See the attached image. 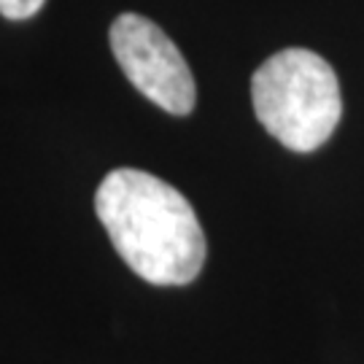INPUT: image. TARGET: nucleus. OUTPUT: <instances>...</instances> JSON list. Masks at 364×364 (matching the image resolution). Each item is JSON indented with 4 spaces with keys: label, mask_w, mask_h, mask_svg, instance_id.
<instances>
[{
    "label": "nucleus",
    "mask_w": 364,
    "mask_h": 364,
    "mask_svg": "<svg viewBox=\"0 0 364 364\" xmlns=\"http://www.w3.org/2000/svg\"><path fill=\"white\" fill-rule=\"evenodd\" d=\"M95 210L117 254L154 287L192 284L205 264V235L195 208L146 170L117 168L95 192Z\"/></svg>",
    "instance_id": "f257e3e1"
},
{
    "label": "nucleus",
    "mask_w": 364,
    "mask_h": 364,
    "mask_svg": "<svg viewBox=\"0 0 364 364\" xmlns=\"http://www.w3.org/2000/svg\"><path fill=\"white\" fill-rule=\"evenodd\" d=\"M251 103L262 127L299 154L324 146L343 117L338 76L311 49L267 57L251 76Z\"/></svg>",
    "instance_id": "f03ea898"
},
{
    "label": "nucleus",
    "mask_w": 364,
    "mask_h": 364,
    "mask_svg": "<svg viewBox=\"0 0 364 364\" xmlns=\"http://www.w3.org/2000/svg\"><path fill=\"white\" fill-rule=\"evenodd\" d=\"M111 52L130 84L162 111L186 117L195 108V78L178 46L168 33L141 14H122L114 19Z\"/></svg>",
    "instance_id": "7ed1b4c3"
},
{
    "label": "nucleus",
    "mask_w": 364,
    "mask_h": 364,
    "mask_svg": "<svg viewBox=\"0 0 364 364\" xmlns=\"http://www.w3.org/2000/svg\"><path fill=\"white\" fill-rule=\"evenodd\" d=\"M43 0H0V14L6 19H30L41 11Z\"/></svg>",
    "instance_id": "20e7f679"
}]
</instances>
